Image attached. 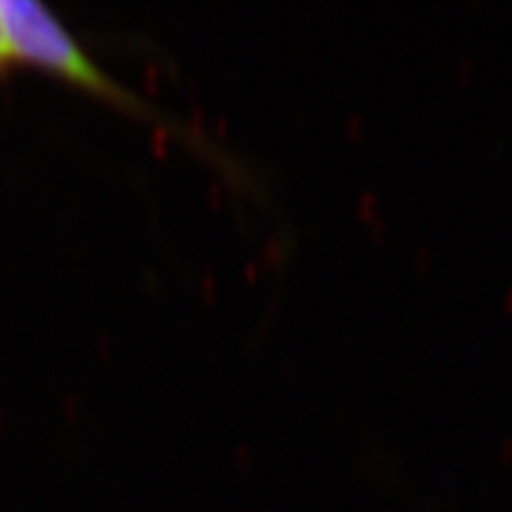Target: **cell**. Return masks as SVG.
<instances>
[{
	"mask_svg": "<svg viewBox=\"0 0 512 512\" xmlns=\"http://www.w3.org/2000/svg\"><path fill=\"white\" fill-rule=\"evenodd\" d=\"M0 18L5 24L13 60L47 69L135 114L154 116L146 103H141L135 94L124 90L107 77L99 64L92 62L84 47L45 5L37 0H0Z\"/></svg>",
	"mask_w": 512,
	"mask_h": 512,
	"instance_id": "cell-1",
	"label": "cell"
},
{
	"mask_svg": "<svg viewBox=\"0 0 512 512\" xmlns=\"http://www.w3.org/2000/svg\"><path fill=\"white\" fill-rule=\"evenodd\" d=\"M11 60H13V56H11V47H9V41H7L5 24H3V18H0V64H7Z\"/></svg>",
	"mask_w": 512,
	"mask_h": 512,
	"instance_id": "cell-2",
	"label": "cell"
}]
</instances>
